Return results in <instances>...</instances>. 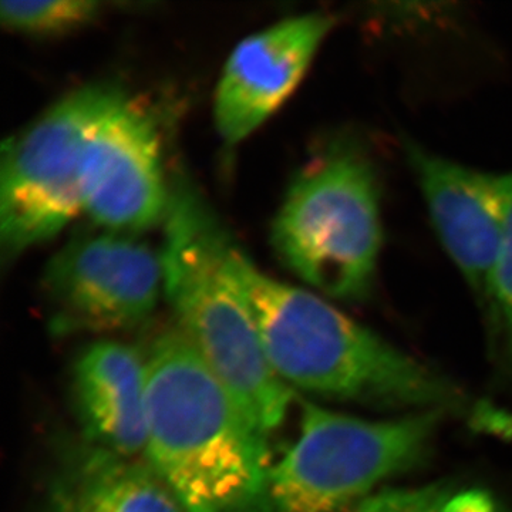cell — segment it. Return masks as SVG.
Masks as SVG:
<instances>
[{
    "mask_svg": "<svg viewBox=\"0 0 512 512\" xmlns=\"http://www.w3.org/2000/svg\"><path fill=\"white\" fill-rule=\"evenodd\" d=\"M228 261L266 359L289 387L376 409L463 416L474 427L490 407L316 293L266 275L234 238Z\"/></svg>",
    "mask_w": 512,
    "mask_h": 512,
    "instance_id": "cell-1",
    "label": "cell"
},
{
    "mask_svg": "<svg viewBox=\"0 0 512 512\" xmlns=\"http://www.w3.org/2000/svg\"><path fill=\"white\" fill-rule=\"evenodd\" d=\"M148 464L184 512H276L266 434L241 412L183 330L147 353Z\"/></svg>",
    "mask_w": 512,
    "mask_h": 512,
    "instance_id": "cell-2",
    "label": "cell"
},
{
    "mask_svg": "<svg viewBox=\"0 0 512 512\" xmlns=\"http://www.w3.org/2000/svg\"><path fill=\"white\" fill-rule=\"evenodd\" d=\"M163 227L164 296L178 328L244 416L268 436L284 423L293 393L269 365L229 265L232 237L183 171L170 180Z\"/></svg>",
    "mask_w": 512,
    "mask_h": 512,
    "instance_id": "cell-3",
    "label": "cell"
},
{
    "mask_svg": "<svg viewBox=\"0 0 512 512\" xmlns=\"http://www.w3.org/2000/svg\"><path fill=\"white\" fill-rule=\"evenodd\" d=\"M379 171L352 134L329 138L286 190L271 241L282 264L313 289L365 301L383 247Z\"/></svg>",
    "mask_w": 512,
    "mask_h": 512,
    "instance_id": "cell-4",
    "label": "cell"
},
{
    "mask_svg": "<svg viewBox=\"0 0 512 512\" xmlns=\"http://www.w3.org/2000/svg\"><path fill=\"white\" fill-rule=\"evenodd\" d=\"M446 416L366 420L302 400L298 439L271 468L276 512L348 510L383 481L420 467Z\"/></svg>",
    "mask_w": 512,
    "mask_h": 512,
    "instance_id": "cell-5",
    "label": "cell"
},
{
    "mask_svg": "<svg viewBox=\"0 0 512 512\" xmlns=\"http://www.w3.org/2000/svg\"><path fill=\"white\" fill-rule=\"evenodd\" d=\"M120 92L116 84H86L6 138L0 164L3 265L55 238L82 214L84 147Z\"/></svg>",
    "mask_w": 512,
    "mask_h": 512,
    "instance_id": "cell-6",
    "label": "cell"
},
{
    "mask_svg": "<svg viewBox=\"0 0 512 512\" xmlns=\"http://www.w3.org/2000/svg\"><path fill=\"white\" fill-rule=\"evenodd\" d=\"M42 288L56 335L137 328L164 295L163 256L138 235L97 227L50 258Z\"/></svg>",
    "mask_w": 512,
    "mask_h": 512,
    "instance_id": "cell-7",
    "label": "cell"
},
{
    "mask_svg": "<svg viewBox=\"0 0 512 512\" xmlns=\"http://www.w3.org/2000/svg\"><path fill=\"white\" fill-rule=\"evenodd\" d=\"M83 212L99 228L140 235L164 224L170 180L160 128L146 104L117 94L84 147Z\"/></svg>",
    "mask_w": 512,
    "mask_h": 512,
    "instance_id": "cell-8",
    "label": "cell"
},
{
    "mask_svg": "<svg viewBox=\"0 0 512 512\" xmlns=\"http://www.w3.org/2000/svg\"><path fill=\"white\" fill-rule=\"evenodd\" d=\"M434 231L488 311L491 275L512 211V171L474 170L404 141Z\"/></svg>",
    "mask_w": 512,
    "mask_h": 512,
    "instance_id": "cell-9",
    "label": "cell"
},
{
    "mask_svg": "<svg viewBox=\"0 0 512 512\" xmlns=\"http://www.w3.org/2000/svg\"><path fill=\"white\" fill-rule=\"evenodd\" d=\"M335 25L329 13H303L238 43L215 90V127L225 144L237 146L281 109Z\"/></svg>",
    "mask_w": 512,
    "mask_h": 512,
    "instance_id": "cell-10",
    "label": "cell"
},
{
    "mask_svg": "<svg viewBox=\"0 0 512 512\" xmlns=\"http://www.w3.org/2000/svg\"><path fill=\"white\" fill-rule=\"evenodd\" d=\"M72 397L82 439L119 456L146 453L148 372L143 350L99 340L74 360Z\"/></svg>",
    "mask_w": 512,
    "mask_h": 512,
    "instance_id": "cell-11",
    "label": "cell"
},
{
    "mask_svg": "<svg viewBox=\"0 0 512 512\" xmlns=\"http://www.w3.org/2000/svg\"><path fill=\"white\" fill-rule=\"evenodd\" d=\"M40 512H184L154 468L70 441L57 457Z\"/></svg>",
    "mask_w": 512,
    "mask_h": 512,
    "instance_id": "cell-12",
    "label": "cell"
},
{
    "mask_svg": "<svg viewBox=\"0 0 512 512\" xmlns=\"http://www.w3.org/2000/svg\"><path fill=\"white\" fill-rule=\"evenodd\" d=\"M343 512H510L490 491L450 483L384 488Z\"/></svg>",
    "mask_w": 512,
    "mask_h": 512,
    "instance_id": "cell-13",
    "label": "cell"
},
{
    "mask_svg": "<svg viewBox=\"0 0 512 512\" xmlns=\"http://www.w3.org/2000/svg\"><path fill=\"white\" fill-rule=\"evenodd\" d=\"M106 5L94 0L2 2L0 22L9 32L32 37H59L92 25Z\"/></svg>",
    "mask_w": 512,
    "mask_h": 512,
    "instance_id": "cell-14",
    "label": "cell"
},
{
    "mask_svg": "<svg viewBox=\"0 0 512 512\" xmlns=\"http://www.w3.org/2000/svg\"><path fill=\"white\" fill-rule=\"evenodd\" d=\"M488 316L491 325L504 333L512 352V211L491 275Z\"/></svg>",
    "mask_w": 512,
    "mask_h": 512,
    "instance_id": "cell-15",
    "label": "cell"
}]
</instances>
